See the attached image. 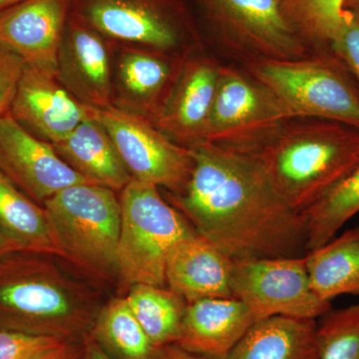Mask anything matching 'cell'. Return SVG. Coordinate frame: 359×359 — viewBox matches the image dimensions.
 <instances>
[{
    "instance_id": "cell-1",
    "label": "cell",
    "mask_w": 359,
    "mask_h": 359,
    "mask_svg": "<svg viewBox=\"0 0 359 359\" xmlns=\"http://www.w3.org/2000/svg\"><path fill=\"white\" fill-rule=\"evenodd\" d=\"M193 170L170 204L231 259L306 254V219L276 193L256 156L202 141Z\"/></svg>"
},
{
    "instance_id": "cell-2",
    "label": "cell",
    "mask_w": 359,
    "mask_h": 359,
    "mask_svg": "<svg viewBox=\"0 0 359 359\" xmlns=\"http://www.w3.org/2000/svg\"><path fill=\"white\" fill-rule=\"evenodd\" d=\"M47 252L0 257V328L83 341L100 308L95 294Z\"/></svg>"
},
{
    "instance_id": "cell-3",
    "label": "cell",
    "mask_w": 359,
    "mask_h": 359,
    "mask_svg": "<svg viewBox=\"0 0 359 359\" xmlns=\"http://www.w3.org/2000/svg\"><path fill=\"white\" fill-rule=\"evenodd\" d=\"M290 120L252 153L276 193L299 214L359 164V129L325 119Z\"/></svg>"
},
{
    "instance_id": "cell-4",
    "label": "cell",
    "mask_w": 359,
    "mask_h": 359,
    "mask_svg": "<svg viewBox=\"0 0 359 359\" xmlns=\"http://www.w3.org/2000/svg\"><path fill=\"white\" fill-rule=\"evenodd\" d=\"M60 257L101 278L118 276L121 204L94 183L60 191L43 204Z\"/></svg>"
},
{
    "instance_id": "cell-5",
    "label": "cell",
    "mask_w": 359,
    "mask_h": 359,
    "mask_svg": "<svg viewBox=\"0 0 359 359\" xmlns=\"http://www.w3.org/2000/svg\"><path fill=\"white\" fill-rule=\"evenodd\" d=\"M119 199L118 278L128 287L141 283L166 287L170 252L196 231L152 184L132 179Z\"/></svg>"
},
{
    "instance_id": "cell-6",
    "label": "cell",
    "mask_w": 359,
    "mask_h": 359,
    "mask_svg": "<svg viewBox=\"0 0 359 359\" xmlns=\"http://www.w3.org/2000/svg\"><path fill=\"white\" fill-rule=\"evenodd\" d=\"M332 53L297 60L257 59L252 77L290 120L325 119L359 129V88Z\"/></svg>"
},
{
    "instance_id": "cell-7",
    "label": "cell",
    "mask_w": 359,
    "mask_h": 359,
    "mask_svg": "<svg viewBox=\"0 0 359 359\" xmlns=\"http://www.w3.org/2000/svg\"><path fill=\"white\" fill-rule=\"evenodd\" d=\"M231 290L257 320L273 316L314 320L332 309L311 287L306 257L233 259Z\"/></svg>"
},
{
    "instance_id": "cell-8",
    "label": "cell",
    "mask_w": 359,
    "mask_h": 359,
    "mask_svg": "<svg viewBox=\"0 0 359 359\" xmlns=\"http://www.w3.org/2000/svg\"><path fill=\"white\" fill-rule=\"evenodd\" d=\"M70 15L109 42L169 51L191 32L183 0H70Z\"/></svg>"
},
{
    "instance_id": "cell-9",
    "label": "cell",
    "mask_w": 359,
    "mask_h": 359,
    "mask_svg": "<svg viewBox=\"0 0 359 359\" xmlns=\"http://www.w3.org/2000/svg\"><path fill=\"white\" fill-rule=\"evenodd\" d=\"M290 120L254 77L221 67L204 141L252 154Z\"/></svg>"
},
{
    "instance_id": "cell-10",
    "label": "cell",
    "mask_w": 359,
    "mask_h": 359,
    "mask_svg": "<svg viewBox=\"0 0 359 359\" xmlns=\"http://www.w3.org/2000/svg\"><path fill=\"white\" fill-rule=\"evenodd\" d=\"M102 124L133 179L181 192L193 170L190 149L151 124L143 115L116 106L87 107Z\"/></svg>"
},
{
    "instance_id": "cell-11",
    "label": "cell",
    "mask_w": 359,
    "mask_h": 359,
    "mask_svg": "<svg viewBox=\"0 0 359 359\" xmlns=\"http://www.w3.org/2000/svg\"><path fill=\"white\" fill-rule=\"evenodd\" d=\"M224 45L259 59L297 60L311 49L290 27L276 0H195Z\"/></svg>"
},
{
    "instance_id": "cell-12",
    "label": "cell",
    "mask_w": 359,
    "mask_h": 359,
    "mask_svg": "<svg viewBox=\"0 0 359 359\" xmlns=\"http://www.w3.org/2000/svg\"><path fill=\"white\" fill-rule=\"evenodd\" d=\"M0 171L42 207L68 187L91 183L75 172L52 144L30 133L11 113L0 117Z\"/></svg>"
},
{
    "instance_id": "cell-13",
    "label": "cell",
    "mask_w": 359,
    "mask_h": 359,
    "mask_svg": "<svg viewBox=\"0 0 359 359\" xmlns=\"http://www.w3.org/2000/svg\"><path fill=\"white\" fill-rule=\"evenodd\" d=\"M9 113L30 133L50 144L63 140L89 115L56 71L27 63Z\"/></svg>"
},
{
    "instance_id": "cell-14",
    "label": "cell",
    "mask_w": 359,
    "mask_h": 359,
    "mask_svg": "<svg viewBox=\"0 0 359 359\" xmlns=\"http://www.w3.org/2000/svg\"><path fill=\"white\" fill-rule=\"evenodd\" d=\"M108 40L69 15L57 57V76L80 103L91 108L112 104Z\"/></svg>"
},
{
    "instance_id": "cell-15",
    "label": "cell",
    "mask_w": 359,
    "mask_h": 359,
    "mask_svg": "<svg viewBox=\"0 0 359 359\" xmlns=\"http://www.w3.org/2000/svg\"><path fill=\"white\" fill-rule=\"evenodd\" d=\"M70 0H25L0 11V44L27 65L57 72Z\"/></svg>"
},
{
    "instance_id": "cell-16",
    "label": "cell",
    "mask_w": 359,
    "mask_h": 359,
    "mask_svg": "<svg viewBox=\"0 0 359 359\" xmlns=\"http://www.w3.org/2000/svg\"><path fill=\"white\" fill-rule=\"evenodd\" d=\"M221 67L207 59L184 66L173 89L156 114V125L169 138L189 148L204 141Z\"/></svg>"
},
{
    "instance_id": "cell-17",
    "label": "cell",
    "mask_w": 359,
    "mask_h": 359,
    "mask_svg": "<svg viewBox=\"0 0 359 359\" xmlns=\"http://www.w3.org/2000/svg\"><path fill=\"white\" fill-rule=\"evenodd\" d=\"M257 321L237 297L190 302L176 344L207 359H226Z\"/></svg>"
},
{
    "instance_id": "cell-18",
    "label": "cell",
    "mask_w": 359,
    "mask_h": 359,
    "mask_svg": "<svg viewBox=\"0 0 359 359\" xmlns=\"http://www.w3.org/2000/svg\"><path fill=\"white\" fill-rule=\"evenodd\" d=\"M233 259L195 233L184 238L168 257L166 287L187 304L205 299L235 297L231 290Z\"/></svg>"
},
{
    "instance_id": "cell-19",
    "label": "cell",
    "mask_w": 359,
    "mask_h": 359,
    "mask_svg": "<svg viewBox=\"0 0 359 359\" xmlns=\"http://www.w3.org/2000/svg\"><path fill=\"white\" fill-rule=\"evenodd\" d=\"M52 146L75 172L91 183L116 192L122 191L133 179L109 134L90 111L88 117L66 138Z\"/></svg>"
},
{
    "instance_id": "cell-20",
    "label": "cell",
    "mask_w": 359,
    "mask_h": 359,
    "mask_svg": "<svg viewBox=\"0 0 359 359\" xmlns=\"http://www.w3.org/2000/svg\"><path fill=\"white\" fill-rule=\"evenodd\" d=\"M226 359H320L318 323L285 316L257 320Z\"/></svg>"
},
{
    "instance_id": "cell-21",
    "label": "cell",
    "mask_w": 359,
    "mask_h": 359,
    "mask_svg": "<svg viewBox=\"0 0 359 359\" xmlns=\"http://www.w3.org/2000/svg\"><path fill=\"white\" fill-rule=\"evenodd\" d=\"M311 287L321 299L359 297V226L306 255Z\"/></svg>"
},
{
    "instance_id": "cell-22",
    "label": "cell",
    "mask_w": 359,
    "mask_h": 359,
    "mask_svg": "<svg viewBox=\"0 0 359 359\" xmlns=\"http://www.w3.org/2000/svg\"><path fill=\"white\" fill-rule=\"evenodd\" d=\"M0 233L18 250L60 257L44 208L30 199L1 171Z\"/></svg>"
},
{
    "instance_id": "cell-23",
    "label": "cell",
    "mask_w": 359,
    "mask_h": 359,
    "mask_svg": "<svg viewBox=\"0 0 359 359\" xmlns=\"http://www.w3.org/2000/svg\"><path fill=\"white\" fill-rule=\"evenodd\" d=\"M149 49L129 47L118 61V90L123 101L119 107L137 114L152 108L171 77V65Z\"/></svg>"
},
{
    "instance_id": "cell-24",
    "label": "cell",
    "mask_w": 359,
    "mask_h": 359,
    "mask_svg": "<svg viewBox=\"0 0 359 359\" xmlns=\"http://www.w3.org/2000/svg\"><path fill=\"white\" fill-rule=\"evenodd\" d=\"M126 301L153 346L176 344L181 334L187 302L167 287L134 285Z\"/></svg>"
},
{
    "instance_id": "cell-25",
    "label": "cell",
    "mask_w": 359,
    "mask_h": 359,
    "mask_svg": "<svg viewBox=\"0 0 359 359\" xmlns=\"http://www.w3.org/2000/svg\"><path fill=\"white\" fill-rule=\"evenodd\" d=\"M90 334L117 359H155L159 349L135 318L126 297H114L100 309Z\"/></svg>"
},
{
    "instance_id": "cell-26",
    "label": "cell",
    "mask_w": 359,
    "mask_h": 359,
    "mask_svg": "<svg viewBox=\"0 0 359 359\" xmlns=\"http://www.w3.org/2000/svg\"><path fill=\"white\" fill-rule=\"evenodd\" d=\"M290 27L309 49L330 53L346 0H276Z\"/></svg>"
},
{
    "instance_id": "cell-27",
    "label": "cell",
    "mask_w": 359,
    "mask_h": 359,
    "mask_svg": "<svg viewBox=\"0 0 359 359\" xmlns=\"http://www.w3.org/2000/svg\"><path fill=\"white\" fill-rule=\"evenodd\" d=\"M358 212L359 164L334 190L302 214L308 235L306 252L332 240Z\"/></svg>"
},
{
    "instance_id": "cell-28",
    "label": "cell",
    "mask_w": 359,
    "mask_h": 359,
    "mask_svg": "<svg viewBox=\"0 0 359 359\" xmlns=\"http://www.w3.org/2000/svg\"><path fill=\"white\" fill-rule=\"evenodd\" d=\"M318 339L320 359H359V302L323 314Z\"/></svg>"
},
{
    "instance_id": "cell-29",
    "label": "cell",
    "mask_w": 359,
    "mask_h": 359,
    "mask_svg": "<svg viewBox=\"0 0 359 359\" xmlns=\"http://www.w3.org/2000/svg\"><path fill=\"white\" fill-rule=\"evenodd\" d=\"M82 349L83 342L0 328V359H65Z\"/></svg>"
},
{
    "instance_id": "cell-30",
    "label": "cell",
    "mask_w": 359,
    "mask_h": 359,
    "mask_svg": "<svg viewBox=\"0 0 359 359\" xmlns=\"http://www.w3.org/2000/svg\"><path fill=\"white\" fill-rule=\"evenodd\" d=\"M330 53L355 78L359 87V16L344 9L339 32L330 45Z\"/></svg>"
},
{
    "instance_id": "cell-31",
    "label": "cell",
    "mask_w": 359,
    "mask_h": 359,
    "mask_svg": "<svg viewBox=\"0 0 359 359\" xmlns=\"http://www.w3.org/2000/svg\"><path fill=\"white\" fill-rule=\"evenodd\" d=\"M25 61L0 44V117L11 111Z\"/></svg>"
},
{
    "instance_id": "cell-32",
    "label": "cell",
    "mask_w": 359,
    "mask_h": 359,
    "mask_svg": "<svg viewBox=\"0 0 359 359\" xmlns=\"http://www.w3.org/2000/svg\"><path fill=\"white\" fill-rule=\"evenodd\" d=\"M155 359H207L182 348L178 344H172L160 347Z\"/></svg>"
},
{
    "instance_id": "cell-33",
    "label": "cell",
    "mask_w": 359,
    "mask_h": 359,
    "mask_svg": "<svg viewBox=\"0 0 359 359\" xmlns=\"http://www.w3.org/2000/svg\"><path fill=\"white\" fill-rule=\"evenodd\" d=\"M82 359H113L100 344L88 334L83 339V358Z\"/></svg>"
},
{
    "instance_id": "cell-34",
    "label": "cell",
    "mask_w": 359,
    "mask_h": 359,
    "mask_svg": "<svg viewBox=\"0 0 359 359\" xmlns=\"http://www.w3.org/2000/svg\"><path fill=\"white\" fill-rule=\"evenodd\" d=\"M18 250L15 245L11 244L8 240L4 235L0 233V257L6 255V252H11V250Z\"/></svg>"
},
{
    "instance_id": "cell-35",
    "label": "cell",
    "mask_w": 359,
    "mask_h": 359,
    "mask_svg": "<svg viewBox=\"0 0 359 359\" xmlns=\"http://www.w3.org/2000/svg\"><path fill=\"white\" fill-rule=\"evenodd\" d=\"M344 9L353 11V13L358 14L359 16V0H346Z\"/></svg>"
},
{
    "instance_id": "cell-36",
    "label": "cell",
    "mask_w": 359,
    "mask_h": 359,
    "mask_svg": "<svg viewBox=\"0 0 359 359\" xmlns=\"http://www.w3.org/2000/svg\"><path fill=\"white\" fill-rule=\"evenodd\" d=\"M23 1L25 0H0V11H6L9 7H13Z\"/></svg>"
},
{
    "instance_id": "cell-37",
    "label": "cell",
    "mask_w": 359,
    "mask_h": 359,
    "mask_svg": "<svg viewBox=\"0 0 359 359\" xmlns=\"http://www.w3.org/2000/svg\"><path fill=\"white\" fill-rule=\"evenodd\" d=\"M82 358H83V349H82L81 351H79V353L73 354V355H71L69 358L65 359H82Z\"/></svg>"
}]
</instances>
